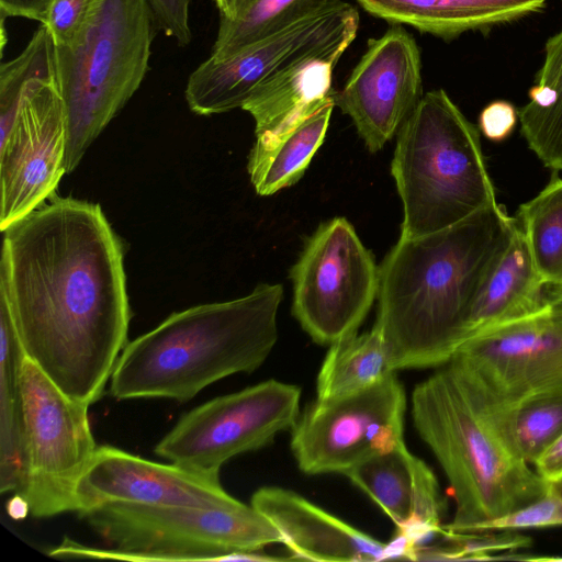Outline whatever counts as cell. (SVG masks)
<instances>
[{
    "label": "cell",
    "mask_w": 562,
    "mask_h": 562,
    "mask_svg": "<svg viewBox=\"0 0 562 562\" xmlns=\"http://www.w3.org/2000/svg\"><path fill=\"white\" fill-rule=\"evenodd\" d=\"M24 352L8 306L0 297V492H18L23 479Z\"/></svg>",
    "instance_id": "cb8c5ba5"
},
{
    "label": "cell",
    "mask_w": 562,
    "mask_h": 562,
    "mask_svg": "<svg viewBox=\"0 0 562 562\" xmlns=\"http://www.w3.org/2000/svg\"><path fill=\"white\" fill-rule=\"evenodd\" d=\"M359 13L348 2L328 0L318 10L224 58L210 56L190 76L184 97L199 115L243 108L255 90L303 56L349 33Z\"/></svg>",
    "instance_id": "7c38bea8"
},
{
    "label": "cell",
    "mask_w": 562,
    "mask_h": 562,
    "mask_svg": "<svg viewBox=\"0 0 562 562\" xmlns=\"http://www.w3.org/2000/svg\"><path fill=\"white\" fill-rule=\"evenodd\" d=\"M394 371L381 333L373 328L330 345L316 383V400L330 402L373 387Z\"/></svg>",
    "instance_id": "d4e9b609"
},
{
    "label": "cell",
    "mask_w": 562,
    "mask_h": 562,
    "mask_svg": "<svg viewBox=\"0 0 562 562\" xmlns=\"http://www.w3.org/2000/svg\"><path fill=\"white\" fill-rule=\"evenodd\" d=\"M544 303L548 305L562 307V285H546Z\"/></svg>",
    "instance_id": "74e56055"
},
{
    "label": "cell",
    "mask_w": 562,
    "mask_h": 562,
    "mask_svg": "<svg viewBox=\"0 0 562 562\" xmlns=\"http://www.w3.org/2000/svg\"><path fill=\"white\" fill-rule=\"evenodd\" d=\"M50 0H0L1 16H21L43 22Z\"/></svg>",
    "instance_id": "d590c367"
},
{
    "label": "cell",
    "mask_w": 562,
    "mask_h": 562,
    "mask_svg": "<svg viewBox=\"0 0 562 562\" xmlns=\"http://www.w3.org/2000/svg\"><path fill=\"white\" fill-rule=\"evenodd\" d=\"M38 79H57L56 43L44 24L19 56L0 66V139L11 128L24 91Z\"/></svg>",
    "instance_id": "83f0119b"
},
{
    "label": "cell",
    "mask_w": 562,
    "mask_h": 562,
    "mask_svg": "<svg viewBox=\"0 0 562 562\" xmlns=\"http://www.w3.org/2000/svg\"><path fill=\"white\" fill-rule=\"evenodd\" d=\"M250 505L280 532L292 559L380 561L402 559L394 540L383 543L344 522L301 495L276 486L259 488Z\"/></svg>",
    "instance_id": "ac0fdd59"
},
{
    "label": "cell",
    "mask_w": 562,
    "mask_h": 562,
    "mask_svg": "<svg viewBox=\"0 0 562 562\" xmlns=\"http://www.w3.org/2000/svg\"><path fill=\"white\" fill-rule=\"evenodd\" d=\"M515 217L546 285H562V178L558 172L541 192L519 205Z\"/></svg>",
    "instance_id": "4316f807"
},
{
    "label": "cell",
    "mask_w": 562,
    "mask_h": 562,
    "mask_svg": "<svg viewBox=\"0 0 562 562\" xmlns=\"http://www.w3.org/2000/svg\"><path fill=\"white\" fill-rule=\"evenodd\" d=\"M562 526V495L552 486L542 497L492 520L481 522L469 532L520 530Z\"/></svg>",
    "instance_id": "4dcf8cb0"
},
{
    "label": "cell",
    "mask_w": 562,
    "mask_h": 562,
    "mask_svg": "<svg viewBox=\"0 0 562 562\" xmlns=\"http://www.w3.org/2000/svg\"><path fill=\"white\" fill-rule=\"evenodd\" d=\"M517 121L516 108L508 101L496 100L481 111L479 130L488 140L499 143L512 135Z\"/></svg>",
    "instance_id": "836d02e7"
},
{
    "label": "cell",
    "mask_w": 562,
    "mask_h": 562,
    "mask_svg": "<svg viewBox=\"0 0 562 562\" xmlns=\"http://www.w3.org/2000/svg\"><path fill=\"white\" fill-rule=\"evenodd\" d=\"M155 13L158 29L179 46H187L192 40L190 9L192 0H148Z\"/></svg>",
    "instance_id": "d6a6232c"
},
{
    "label": "cell",
    "mask_w": 562,
    "mask_h": 562,
    "mask_svg": "<svg viewBox=\"0 0 562 562\" xmlns=\"http://www.w3.org/2000/svg\"><path fill=\"white\" fill-rule=\"evenodd\" d=\"M480 133L443 89L422 97L397 132L391 165L402 238L446 229L496 203Z\"/></svg>",
    "instance_id": "5b68a950"
},
{
    "label": "cell",
    "mask_w": 562,
    "mask_h": 562,
    "mask_svg": "<svg viewBox=\"0 0 562 562\" xmlns=\"http://www.w3.org/2000/svg\"><path fill=\"white\" fill-rule=\"evenodd\" d=\"M537 473L548 483L562 481V434L533 463Z\"/></svg>",
    "instance_id": "e575fe53"
},
{
    "label": "cell",
    "mask_w": 562,
    "mask_h": 562,
    "mask_svg": "<svg viewBox=\"0 0 562 562\" xmlns=\"http://www.w3.org/2000/svg\"><path fill=\"white\" fill-rule=\"evenodd\" d=\"M509 416L517 448L533 464L562 434V389L521 402Z\"/></svg>",
    "instance_id": "f1b7e54d"
},
{
    "label": "cell",
    "mask_w": 562,
    "mask_h": 562,
    "mask_svg": "<svg viewBox=\"0 0 562 562\" xmlns=\"http://www.w3.org/2000/svg\"><path fill=\"white\" fill-rule=\"evenodd\" d=\"M515 224L496 202L446 229L400 237L379 267L374 325L394 372L450 361Z\"/></svg>",
    "instance_id": "7a4b0ae2"
},
{
    "label": "cell",
    "mask_w": 562,
    "mask_h": 562,
    "mask_svg": "<svg viewBox=\"0 0 562 562\" xmlns=\"http://www.w3.org/2000/svg\"><path fill=\"white\" fill-rule=\"evenodd\" d=\"M282 297L281 284H260L239 299L172 313L127 342L111 395L187 402L221 379L256 370L277 342Z\"/></svg>",
    "instance_id": "277c9868"
},
{
    "label": "cell",
    "mask_w": 562,
    "mask_h": 562,
    "mask_svg": "<svg viewBox=\"0 0 562 562\" xmlns=\"http://www.w3.org/2000/svg\"><path fill=\"white\" fill-rule=\"evenodd\" d=\"M335 105L334 94L269 140L255 142L247 169L258 194L271 195L301 179L325 138Z\"/></svg>",
    "instance_id": "7402d4cb"
},
{
    "label": "cell",
    "mask_w": 562,
    "mask_h": 562,
    "mask_svg": "<svg viewBox=\"0 0 562 562\" xmlns=\"http://www.w3.org/2000/svg\"><path fill=\"white\" fill-rule=\"evenodd\" d=\"M97 0H50L44 24L50 31L56 46L74 43L89 22Z\"/></svg>",
    "instance_id": "1f68e13d"
},
{
    "label": "cell",
    "mask_w": 562,
    "mask_h": 562,
    "mask_svg": "<svg viewBox=\"0 0 562 562\" xmlns=\"http://www.w3.org/2000/svg\"><path fill=\"white\" fill-rule=\"evenodd\" d=\"M544 61L530 101L518 111L520 131L529 148L551 170L562 171V31L544 47Z\"/></svg>",
    "instance_id": "603a6c76"
},
{
    "label": "cell",
    "mask_w": 562,
    "mask_h": 562,
    "mask_svg": "<svg viewBox=\"0 0 562 562\" xmlns=\"http://www.w3.org/2000/svg\"><path fill=\"white\" fill-rule=\"evenodd\" d=\"M290 278L292 313L322 345L356 334L378 296L379 268L345 217L318 226Z\"/></svg>",
    "instance_id": "9c48e42d"
},
{
    "label": "cell",
    "mask_w": 562,
    "mask_h": 562,
    "mask_svg": "<svg viewBox=\"0 0 562 562\" xmlns=\"http://www.w3.org/2000/svg\"><path fill=\"white\" fill-rule=\"evenodd\" d=\"M157 20L148 0H97L82 33L56 46L67 119L66 173L139 88Z\"/></svg>",
    "instance_id": "8992f818"
},
{
    "label": "cell",
    "mask_w": 562,
    "mask_h": 562,
    "mask_svg": "<svg viewBox=\"0 0 562 562\" xmlns=\"http://www.w3.org/2000/svg\"><path fill=\"white\" fill-rule=\"evenodd\" d=\"M301 389L276 380L215 397L184 414L155 447L170 462L220 474L232 458L270 443L299 418Z\"/></svg>",
    "instance_id": "30bf717a"
},
{
    "label": "cell",
    "mask_w": 562,
    "mask_h": 562,
    "mask_svg": "<svg viewBox=\"0 0 562 562\" xmlns=\"http://www.w3.org/2000/svg\"><path fill=\"white\" fill-rule=\"evenodd\" d=\"M552 487L562 495V481L555 483V484H552Z\"/></svg>",
    "instance_id": "ab89813d"
},
{
    "label": "cell",
    "mask_w": 562,
    "mask_h": 562,
    "mask_svg": "<svg viewBox=\"0 0 562 562\" xmlns=\"http://www.w3.org/2000/svg\"><path fill=\"white\" fill-rule=\"evenodd\" d=\"M422 97L419 47L412 34L395 24L368 41L364 54L335 93V102L374 154L397 134Z\"/></svg>",
    "instance_id": "9a60e30c"
},
{
    "label": "cell",
    "mask_w": 562,
    "mask_h": 562,
    "mask_svg": "<svg viewBox=\"0 0 562 562\" xmlns=\"http://www.w3.org/2000/svg\"><path fill=\"white\" fill-rule=\"evenodd\" d=\"M509 411L491 400L454 358L415 387V428L445 471L456 503L445 529L469 532L551 488L520 454Z\"/></svg>",
    "instance_id": "3957f363"
},
{
    "label": "cell",
    "mask_w": 562,
    "mask_h": 562,
    "mask_svg": "<svg viewBox=\"0 0 562 562\" xmlns=\"http://www.w3.org/2000/svg\"><path fill=\"white\" fill-rule=\"evenodd\" d=\"M220 11V18H232L239 0H214Z\"/></svg>",
    "instance_id": "f35d334b"
},
{
    "label": "cell",
    "mask_w": 562,
    "mask_h": 562,
    "mask_svg": "<svg viewBox=\"0 0 562 562\" xmlns=\"http://www.w3.org/2000/svg\"><path fill=\"white\" fill-rule=\"evenodd\" d=\"M67 119L57 79L24 91L8 134L0 139V228L45 203L66 173Z\"/></svg>",
    "instance_id": "5bb4252c"
},
{
    "label": "cell",
    "mask_w": 562,
    "mask_h": 562,
    "mask_svg": "<svg viewBox=\"0 0 562 562\" xmlns=\"http://www.w3.org/2000/svg\"><path fill=\"white\" fill-rule=\"evenodd\" d=\"M344 475L382 508L396 525V536L416 552L420 541L442 533L445 506L437 479L404 442L362 460Z\"/></svg>",
    "instance_id": "e0dca14e"
},
{
    "label": "cell",
    "mask_w": 562,
    "mask_h": 562,
    "mask_svg": "<svg viewBox=\"0 0 562 562\" xmlns=\"http://www.w3.org/2000/svg\"><path fill=\"white\" fill-rule=\"evenodd\" d=\"M2 233L0 297L24 356L90 406L127 345L120 238L98 203L70 196L52 199Z\"/></svg>",
    "instance_id": "6da1fadb"
},
{
    "label": "cell",
    "mask_w": 562,
    "mask_h": 562,
    "mask_svg": "<svg viewBox=\"0 0 562 562\" xmlns=\"http://www.w3.org/2000/svg\"><path fill=\"white\" fill-rule=\"evenodd\" d=\"M544 290L546 283L536 268L516 220L509 244L472 307L465 340L486 329L538 312L546 306Z\"/></svg>",
    "instance_id": "44dd1931"
},
{
    "label": "cell",
    "mask_w": 562,
    "mask_h": 562,
    "mask_svg": "<svg viewBox=\"0 0 562 562\" xmlns=\"http://www.w3.org/2000/svg\"><path fill=\"white\" fill-rule=\"evenodd\" d=\"M370 14L423 33L453 38L541 10L547 0H356Z\"/></svg>",
    "instance_id": "ffe728a7"
},
{
    "label": "cell",
    "mask_w": 562,
    "mask_h": 562,
    "mask_svg": "<svg viewBox=\"0 0 562 562\" xmlns=\"http://www.w3.org/2000/svg\"><path fill=\"white\" fill-rule=\"evenodd\" d=\"M453 548L456 560L491 561L499 555L532 546V539L518 530H485L453 532L445 529L441 533Z\"/></svg>",
    "instance_id": "f546056e"
},
{
    "label": "cell",
    "mask_w": 562,
    "mask_h": 562,
    "mask_svg": "<svg viewBox=\"0 0 562 562\" xmlns=\"http://www.w3.org/2000/svg\"><path fill=\"white\" fill-rule=\"evenodd\" d=\"M23 479L18 492L37 518L78 512V484L97 445L89 405L65 394L30 359L21 368Z\"/></svg>",
    "instance_id": "ba28073f"
},
{
    "label": "cell",
    "mask_w": 562,
    "mask_h": 562,
    "mask_svg": "<svg viewBox=\"0 0 562 562\" xmlns=\"http://www.w3.org/2000/svg\"><path fill=\"white\" fill-rule=\"evenodd\" d=\"M452 358L504 408L562 389V307L546 304L533 314L479 333Z\"/></svg>",
    "instance_id": "4fadbf2b"
},
{
    "label": "cell",
    "mask_w": 562,
    "mask_h": 562,
    "mask_svg": "<svg viewBox=\"0 0 562 562\" xmlns=\"http://www.w3.org/2000/svg\"><path fill=\"white\" fill-rule=\"evenodd\" d=\"M7 510L11 518L23 519L30 513V506L21 494L15 493L8 503Z\"/></svg>",
    "instance_id": "8d00e7d4"
},
{
    "label": "cell",
    "mask_w": 562,
    "mask_h": 562,
    "mask_svg": "<svg viewBox=\"0 0 562 562\" xmlns=\"http://www.w3.org/2000/svg\"><path fill=\"white\" fill-rule=\"evenodd\" d=\"M78 514L105 504L228 508L241 502L222 486L220 474L177 463H158L113 446H100L77 488Z\"/></svg>",
    "instance_id": "2e32d148"
},
{
    "label": "cell",
    "mask_w": 562,
    "mask_h": 562,
    "mask_svg": "<svg viewBox=\"0 0 562 562\" xmlns=\"http://www.w3.org/2000/svg\"><path fill=\"white\" fill-rule=\"evenodd\" d=\"M112 549L65 539L54 558L125 561H231L236 552H257L282 543L276 527L251 505L228 508L105 504L82 515Z\"/></svg>",
    "instance_id": "52a82bcc"
},
{
    "label": "cell",
    "mask_w": 562,
    "mask_h": 562,
    "mask_svg": "<svg viewBox=\"0 0 562 562\" xmlns=\"http://www.w3.org/2000/svg\"><path fill=\"white\" fill-rule=\"evenodd\" d=\"M357 33L303 56L260 85L243 105L255 120L256 142L274 137L335 94L333 72Z\"/></svg>",
    "instance_id": "d6986e66"
},
{
    "label": "cell",
    "mask_w": 562,
    "mask_h": 562,
    "mask_svg": "<svg viewBox=\"0 0 562 562\" xmlns=\"http://www.w3.org/2000/svg\"><path fill=\"white\" fill-rule=\"evenodd\" d=\"M328 0H239L232 18H221L211 56L228 57L318 10Z\"/></svg>",
    "instance_id": "484cf974"
},
{
    "label": "cell",
    "mask_w": 562,
    "mask_h": 562,
    "mask_svg": "<svg viewBox=\"0 0 562 562\" xmlns=\"http://www.w3.org/2000/svg\"><path fill=\"white\" fill-rule=\"evenodd\" d=\"M406 395L391 373L358 394L330 402L315 400L299 416L291 448L306 474L341 473L362 460L404 442Z\"/></svg>",
    "instance_id": "8fae6325"
}]
</instances>
